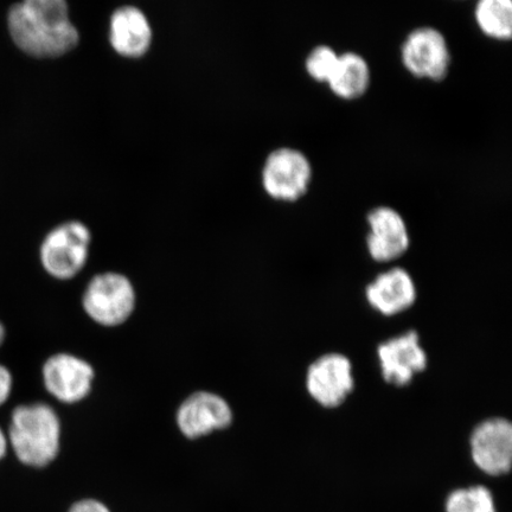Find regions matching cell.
Returning a JSON list of instances; mask_svg holds the SVG:
<instances>
[{
  "label": "cell",
  "instance_id": "8fae6325",
  "mask_svg": "<svg viewBox=\"0 0 512 512\" xmlns=\"http://www.w3.org/2000/svg\"><path fill=\"white\" fill-rule=\"evenodd\" d=\"M383 380L396 387L407 386L427 368L428 357L416 331L390 338L377 349Z\"/></svg>",
  "mask_w": 512,
  "mask_h": 512
},
{
  "label": "cell",
  "instance_id": "9a60e30c",
  "mask_svg": "<svg viewBox=\"0 0 512 512\" xmlns=\"http://www.w3.org/2000/svg\"><path fill=\"white\" fill-rule=\"evenodd\" d=\"M371 83L369 63L354 51L339 54L337 66L328 85L332 94L344 101L361 99Z\"/></svg>",
  "mask_w": 512,
  "mask_h": 512
},
{
  "label": "cell",
  "instance_id": "5bb4252c",
  "mask_svg": "<svg viewBox=\"0 0 512 512\" xmlns=\"http://www.w3.org/2000/svg\"><path fill=\"white\" fill-rule=\"evenodd\" d=\"M153 32L149 18L136 6L115 10L110 21V43L115 53L139 59L149 51Z\"/></svg>",
  "mask_w": 512,
  "mask_h": 512
},
{
  "label": "cell",
  "instance_id": "277c9868",
  "mask_svg": "<svg viewBox=\"0 0 512 512\" xmlns=\"http://www.w3.org/2000/svg\"><path fill=\"white\" fill-rule=\"evenodd\" d=\"M92 233L85 223L68 221L44 236L40 247L43 270L51 278L72 280L83 271L91 251Z\"/></svg>",
  "mask_w": 512,
  "mask_h": 512
},
{
  "label": "cell",
  "instance_id": "52a82bcc",
  "mask_svg": "<svg viewBox=\"0 0 512 512\" xmlns=\"http://www.w3.org/2000/svg\"><path fill=\"white\" fill-rule=\"evenodd\" d=\"M469 448L473 465L484 475H508L512 465L511 422L499 416L479 422L470 434Z\"/></svg>",
  "mask_w": 512,
  "mask_h": 512
},
{
  "label": "cell",
  "instance_id": "8992f818",
  "mask_svg": "<svg viewBox=\"0 0 512 512\" xmlns=\"http://www.w3.org/2000/svg\"><path fill=\"white\" fill-rule=\"evenodd\" d=\"M400 55L402 66L416 79L441 82L450 72V46L438 29L420 27L409 32Z\"/></svg>",
  "mask_w": 512,
  "mask_h": 512
},
{
  "label": "cell",
  "instance_id": "30bf717a",
  "mask_svg": "<svg viewBox=\"0 0 512 512\" xmlns=\"http://www.w3.org/2000/svg\"><path fill=\"white\" fill-rule=\"evenodd\" d=\"M354 387L352 363L347 356L338 352L320 356L307 369V393L324 408L342 406Z\"/></svg>",
  "mask_w": 512,
  "mask_h": 512
},
{
  "label": "cell",
  "instance_id": "4fadbf2b",
  "mask_svg": "<svg viewBox=\"0 0 512 512\" xmlns=\"http://www.w3.org/2000/svg\"><path fill=\"white\" fill-rule=\"evenodd\" d=\"M416 296L412 275L401 267L377 275L366 288L368 304L386 317L407 311L414 305Z\"/></svg>",
  "mask_w": 512,
  "mask_h": 512
},
{
  "label": "cell",
  "instance_id": "2e32d148",
  "mask_svg": "<svg viewBox=\"0 0 512 512\" xmlns=\"http://www.w3.org/2000/svg\"><path fill=\"white\" fill-rule=\"evenodd\" d=\"M475 21L490 40L507 42L512 37V0H477Z\"/></svg>",
  "mask_w": 512,
  "mask_h": 512
},
{
  "label": "cell",
  "instance_id": "ac0fdd59",
  "mask_svg": "<svg viewBox=\"0 0 512 512\" xmlns=\"http://www.w3.org/2000/svg\"><path fill=\"white\" fill-rule=\"evenodd\" d=\"M339 54L334 48L320 44L313 48L305 60V70L313 81L328 83L335 72Z\"/></svg>",
  "mask_w": 512,
  "mask_h": 512
},
{
  "label": "cell",
  "instance_id": "d6986e66",
  "mask_svg": "<svg viewBox=\"0 0 512 512\" xmlns=\"http://www.w3.org/2000/svg\"><path fill=\"white\" fill-rule=\"evenodd\" d=\"M67 512H113L110 507L99 498L85 497L78 499L68 508Z\"/></svg>",
  "mask_w": 512,
  "mask_h": 512
},
{
  "label": "cell",
  "instance_id": "3957f363",
  "mask_svg": "<svg viewBox=\"0 0 512 512\" xmlns=\"http://www.w3.org/2000/svg\"><path fill=\"white\" fill-rule=\"evenodd\" d=\"M81 304L83 311L95 324L117 328L125 324L136 310V288L124 274L99 273L89 280Z\"/></svg>",
  "mask_w": 512,
  "mask_h": 512
},
{
  "label": "cell",
  "instance_id": "9c48e42d",
  "mask_svg": "<svg viewBox=\"0 0 512 512\" xmlns=\"http://www.w3.org/2000/svg\"><path fill=\"white\" fill-rule=\"evenodd\" d=\"M94 380L92 364L68 352L50 356L42 367L44 388L63 405L85 401L92 393Z\"/></svg>",
  "mask_w": 512,
  "mask_h": 512
},
{
  "label": "cell",
  "instance_id": "ffe728a7",
  "mask_svg": "<svg viewBox=\"0 0 512 512\" xmlns=\"http://www.w3.org/2000/svg\"><path fill=\"white\" fill-rule=\"evenodd\" d=\"M12 388H14V377L9 368L0 363V407L10 399Z\"/></svg>",
  "mask_w": 512,
  "mask_h": 512
},
{
  "label": "cell",
  "instance_id": "44dd1931",
  "mask_svg": "<svg viewBox=\"0 0 512 512\" xmlns=\"http://www.w3.org/2000/svg\"><path fill=\"white\" fill-rule=\"evenodd\" d=\"M9 440L8 435L4 432L3 428L0 427V462L8 456L9 452Z\"/></svg>",
  "mask_w": 512,
  "mask_h": 512
},
{
  "label": "cell",
  "instance_id": "e0dca14e",
  "mask_svg": "<svg viewBox=\"0 0 512 512\" xmlns=\"http://www.w3.org/2000/svg\"><path fill=\"white\" fill-rule=\"evenodd\" d=\"M445 512H498L494 492L482 484L454 489L446 496Z\"/></svg>",
  "mask_w": 512,
  "mask_h": 512
},
{
  "label": "cell",
  "instance_id": "7a4b0ae2",
  "mask_svg": "<svg viewBox=\"0 0 512 512\" xmlns=\"http://www.w3.org/2000/svg\"><path fill=\"white\" fill-rule=\"evenodd\" d=\"M6 435L18 462L31 469H46L60 456L62 422L48 403L17 406L11 413Z\"/></svg>",
  "mask_w": 512,
  "mask_h": 512
},
{
  "label": "cell",
  "instance_id": "5b68a950",
  "mask_svg": "<svg viewBox=\"0 0 512 512\" xmlns=\"http://www.w3.org/2000/svg\"><path fill=\"white\" fill-rule=\"evenodd\" d=\"M312 177V165L304 152L293 147H280L266 158L261 183L273 200L296 202L309 191Z\"/></svg>",
  "mask_w": 512,
  "mask_h": 512
},
{
  "label": "cell",
  "instance_id": "6da1fadb",
  "mask_svg": "<svg viewBox=\"0 0 512 512\" xmlns=\"http://www.w3.org/2000/svg\"><path fill=\"white\" fill-rule=\"evenodd\" d=\"M5 24L12 46L32 60L57 59L80 41L68 0H17L6 11Z\"/></svg>",
  "mask_w": 512,
  "mask_h": 512
},
{
  "label": "cell",
  "instance_id": "7c38bea8",
  "mask_svg": "<svg viewBox=\"0 0 512 512\" xmlns=\"http://www.w3.org/2000/svg\"><path fill=\"white\" fill-rule=\"evenodd\" d=\"M367 248L371 259L390 262L401 258L411 245L408 227L398 210L377 207L367 217Z\"/></svg>",
  "mask_w": 512,
  "mask_h": 512
},
{
  "label": "cell",
  "instance_id": "7402d4cb",
  "mask_svg": "<svg viewBox=\"0 0 512 512\" xmlns=\"http://www.w3.org/2000/svg\"><path fill=\"white\" fill-rule=\"evenodd\" d=\"M6 338V329L2 322H0V347H2Z\"/></svg>",
  "mask_w": 512,
  "mask_h": 512
},
{
  "label": "cell",
  "instance_id": "ba28073f",
  "mask_svg": "<svg viewBox=\"0 0 512 512\" xmlns=\"http://www.w3.org/2000/svg\"><path fill=\"white\" fill-rule=\"evenodd\" d=\"M175 421L184 438L198 440L228 430L233 424L234 412L223 396L198 390L179 405Z\"/></svg>",
  "mask_w": 512,
  "mask_h": 512
}]
</instances>
